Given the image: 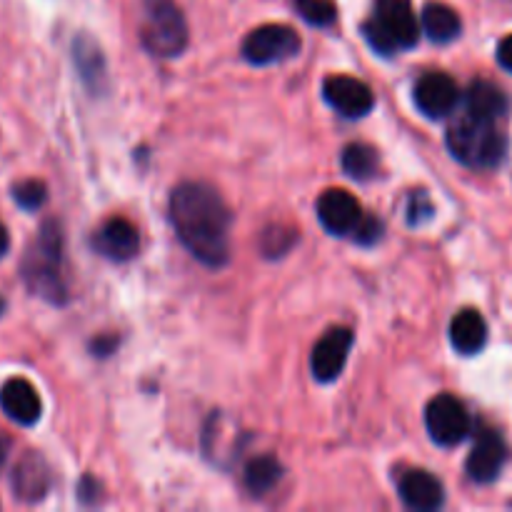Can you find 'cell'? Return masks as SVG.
<instances>
[{
  "mask_svg": "<svg viewBox=\"0 0 512 512\" xmlns=\"http://www.w3.org/2000/svg\"><path fill=\"white\" fill-rule=\"evenodd\" d=\"M170 223L195 260L208 268H223L228 263L233 215L213 185H178L170 195Z\"/></svg>",
  "mask_w": 512,
  "mask_h": 512,
  "instance_id": "1",
  "label": "cell"
},
{
  "mask_svg": "<svg viewBox=\"0 0 512 512\" xmlns=\"http://www.w3.org/2000/svg\"><path fill=\"white\" fill-rule=\"evenodd\" d=\"M448 148L455 160L473 170L498 168L508 153V138L500 133L498 120L463 113L448 128Z\"/></svg>",
  "mask_w": 512,
  "mask_h": 512,
  "instance_id": "2",
  "label": "cell"
},
{
  "mask_svg": "<svg viewBox=\"0 0 512 512\" xmlns=\"http://www.w3.org/2000/svg\"><path fill=\"white\" fill-rule=\"evenodd\" d=\"M363 35L380 55L413 48L420 38V23L410 0H375V15L363 23Z\"/></svg>",
  "mask_w": 512,
  "mask_h": 512,
  "instance_id": "3",
  "label": "cell"
},
{
  "mask_svg": "<svg viewBox=\"0 0 512 512\" xmlns=\"http://www.w3.org/2000/svg\"><path fill=\"white\" fill-rule=\"evenodd\" d=\"M140 40L158 58H175L188 45V25L173 0H145Z\"/></svg>",
  "mask_w": 512,
  "mask_h": 512,
  "instance_id": "4",
  "label": "cell"
},
{
  "mask_svg": "<svg viewBox=\"0 0 512 512\" xmlns=\"http://www.w3.org/2000/svg\"><path fill=\"white\" fill-rule=\"evenodd\" d=\"M60 263H63V235H60L58 225L45 223L38 245L25 258L23 275L35 293L53 300V303H63L65 300V283L63 273H60Z\"/></svg>",
  "mask_w": 512,
  "mask_h": 512,
  "instance_id": "5",
  "label": "cell"
},
{
  "mask_svg": "<svg viewBox=\"0 0 512 512\" xmlns=\"http://www.w3.org/2000/svg\"><path fill=\"white\" fill-rule=\"evenodd\" d=\"M303 48V40L290 25H260L250 30L243 40V55L253 65H273L295 58Z\"/></svg>",
  "mask_w": 512,
  "mask_h": 512,
  "instance_id": "6",
  "label": "cell"
},
{
  "mask_svg": "<svg viewBox=\"0 0 512 512\" xmlns=\"http://www.w3.org/2000/svg\"><path fill=\"white\" fill-rule=\"evenodd\" d=\"M425 425L430 438L443 448H455L470 435V415L453 395H438L425 410Z\"/></svg>",
  "mask_w": 512,
  "mask_h": 512,
  "instance_id": "7",
  "label": "cell"
},
{
  "mask_svg": "<svg viewBox=\"0 0 512 512\" xmlns=\"http://www.w3.org/2000/svg\"><path fill=\"white\" fill-rule=\"evenodd\" d=\"M505 460H508V445H505L503 435L493 428H483L478 433L473 450H470L465 470H468L473 483L488 485L503 473Z\"/></svg>",
  "mask_w": 512,
  "mask_h": 512,
  "instance_id": "8",
  "label": "cell"
},
{
  "mask_svg": "<svg viewBox=\"0 0 512 512\" xmlns=\"http://www.w3.org/2000/svg\"><path fill=\"white\" fill-rule=\"evenodd\" d=\"M353 348V333L348 328H333L318 340L310 355V368L318 383H333L340 378Z\"/></svg>",
  "mask_w": 512,
  "mask_h": 512,
  "instance_id": "9",
  "label": "cell"
},
{
  "mask_svg": "<svg viewBox=\"0 0 512 512\" xmlns=\"http://www.w3.org/2000/svg\"><path fill=\"white\" fill-rule=\"evenodd\" d=\"M318 220L330 235H350L363 220V208H360L358 198L350 195L343 188L325 190L318 198Z\"/></svg>",
  "mask_w": 512,
  "mask_h": 512,
  "instance_id": "10",
  "label": "cell"
},
{
  "mask_svg": "<svg viewBox=\"0 0 512 512\" xmlns=\"http://www.w3.org/2000/svg\"><path fill=\"white\" fill-rule=\"evenodd\" d=\"M323 98L328 100L330 108L338 110L345 118H363L373 110L375 98L373 90L358 78H350V75H333V78H325L323 83Z\"/></svg>",
  "mask_w": 512,
  "mask_h": 512,
  "instance_id": "11",
  "label": "cell"
},
{
  "mask_svg": "<svg viewBox=\"0 0 512 512\" xmlns=\"http://www.w3.org/2000/svg\"><path fill=\"white\" fill-rule=\"evenodd\" d=\"M460 103V90L450 75L425 73L415 85V105L423 115L438 120L453 113Z\"/></svg>",
  "mask_w": 512,
  "mask_h": 512,
  "instance_id": "12",
  "label": "cell"
},
{
  "mask_svg": "<svg viewBox=\"0 0 512 512\" xmlns=\"http://www.w3.org/2000/svg\"><path fill=\"white\" fill-rule=\"evenodd\" d=\"M93 248L108 260H130L140 250V235L135 225L125 218H110L108 223L100 225L93 238Z\"/></svg>",
  "mask_w": 512,
  "mask_h": 512,
  "instance_id": "13",
  "label": "cell"
},
{
  "mask_svg": "<svg viewBox=\"0 0 512 512\" xmlns=\"http://www.w3.org/2000/svg\"><path fill=\"white\" fill-rule=\"evenodd\" d=\"M0 408L13 423L18 425H35L43 413L40 395L35 393L33 385L23 378H13L0 388Z\"/></svg>",
  "mask_w": 512,
  "mask_h": 512,
  "instance_id": "14",
  "label": "cell"
},
{
  "mask_svg": "<svg viewBox=\"0 0 512 512\" xmlns=\"http://www.w3.org/2000/svg\"><path fill=\"white\" fill-rule=\"evenodd\" d=\"M400 500L408 505L410 510L418 512H433L438 508H443L445 503V490L443 483L438 478H433L425 470H410L400 478L398 485Z\"/></svg>",
  "mask_w": 512,
  "mask_h": 512,
  "instance_id": "15",
  "label": "cell"
},
{
  "mask_svg": "<svg viewBox=\"0 0 512 512\" xmlns=\"http://www.w3.org/2000/svg\"><path fill=\"white\" fill-rule=\"evenodd\" d=\"M450 343L460 355H475L488 343V323L478 310L468 308L450 323Z\"/></svg>",
  "mask_w": 512,
  "mask_h": 512,
  "instance_id": "16",
  "label": "cell"
},
{
  "mask_svg": "<svg viewBox=\"0 0 512 512\" xmlns=\"http://www.w3.org/2000/svg\"><path fill=\"white\" fill-rule=\"evenodd\" d=\"M465 113L485 120H500L508 113V95L488 80H475L463 98Z\"/></svg>",
  "mask_w": 512,
  "mask_h": 512,
  "instance_id": "17",
  "label": "cell"
},
{
  "mask_svg": "<svg viewBox=\"0 0 512 512\" xmlns=\"http://www.w3.org/2000/svg\"><path fill=\"white\" fill-rule=\"evenodd\" d=\"M420 28L433 43H453L463 30V20L450 5L428 3L420 13Z\"/></svg>",
  "mask_w": 512,
  "mask_h": 512,
  "instance_id": "18",
  "label": "cell"
},
{
  "mask_svg": "<svg viewBox=\"0 0 512 512\" xmlns=\"http://www.w3.org/2000/svg\"><path fill=\"white\" fill-rule=\"evenodd\" d=\"M13 490L20 500H40L48 490V468L38 455H25L13 473Z\"/></svg>",
  "mask_w": 512,
  "mask_h": 512,
  "instance_id": "19",
  "label": "cell"
},
{
  "mask_svg": "<svg viewBox=\"0 0 512 512\" xmlns=\"http://www.w3.org/2000/svg\"><path fill=\"white\" fill-rule=\"evenodd\" d=\"M378 150L373 145L365 143H353L343 150V158H340V165H343L345 175H350L353 180H370L378 175Z\"/></svg>",
  "mask_w": 512,
  "mask_h": 512,
  "instance_id": "20",
  "label": "cell"
},
{
  "mask_svg": "<svg viewBox=\"0 0 512 512\" xmlns=\"http://www.w3.org/2000/svg\"><path fill=\"white\" fill-rule=\"evenodd\" d=\"M280 475H283V468H280L278 460L263 455V458H255L248 463V468H245V485H248L253 495H265L268 490L275 488Z\"/></svg>",
  "mask_w": 512,
  "mask_h": 512,
  "instance_id": "21",
  "label": "cell"
},
{
  "mask_svg": "<svg viewBox=\"0 0 512 512\" xmlns=\"http://www.w3.org/2000/svg\"><path fill=\"white\" fill-rule=\"evenodd\" d=\"M75 63H78L80 73L88 80L90 85H98V80L103 78V55L95 48V43H88V40H75Z\"/></svg>",
  "mask_w": 512,
  "mask_h": 512,
  "instance_id": "22",
  "label": "cell"
},
{
  "mask_svg": "<svg viewBox=\"0 0 512 512\" xmlns=\"http://www.w3.org/2000/svg\"><path fill=\"white\" fill-rule=\"evenodd\" d=\"M13 198L23 210H38L43 208L45 198H48V190H45V185L40 180H23V183H18L13 188Z\"/></svg>",
  "mask_w": 512,
  "mask_h": 512,
  "instance_id": "23",
  "label": "cell"
},
{
  "mask_svg": "<svg viewBox=\"0 0 512 512\" xmlns=\"http://www.w3.org/2000/svg\"><path fill=\"white\" fill-rule=\"evenodd\" d=\"M295 8L310 25H330L338 15L330 0H295Z\"/></svg>",
  "mask_w": 512,
  "mask_h": 512,
  "instance_id": "24",
  "label": "cell"
},
{
  "mask_svg": "<svg viewBox=\"0 0 512 512\" xmlns=\"http://www.w3.org/2000/svg\"><path fill=\"white\" fill-rule=\"evenodd\" d=\"M355 243L360 245H375L380 238H383V223L378 218H370V215H363L360 225L353 233Z\"/></svg>",
  "mask_w": 512,
  "mask_h": 512,
  "instance_id": "25",
  "label": "cell"
},
{
  "mask_svg": "<svg viewBox=\"0 0 512 512\" xmlns=\"http://www.w3.org/2000/svg\"><path fill=\"white\" fill-rule=\"evenodd\" d=\"M430 215H433V205H430V200L425 198L423 190H420V193H413V198H410V208H408V223L420 225L425 223Z\"/></svg>",
  "mask_w": 512,
  "mask_h": 512,
  "instance_id": "26",
  "label": "cell"
},
{
  "mask_svg": "<svg viewBox=\"0 0 512 512\" xmlns=\"http://www.w3.org/2000/svg\"><path fill=\"white\" fill-rule=\"evenodd\" d=\"M498 63L503 65L508 73H512V35H508V38L500 40L498 45Z\"/></svg>",
  "mask_w": 512,
  "mask_h": 512,
  "instance_id": "27",
  "label": "cell"
},
{
  "mask_svg": "<svg viewBox=\"0 0 512 512\" xmlns=\"http://www.w3.org/2000/svg\"><path fill=\"white\" fill-rule=\"evenodd\" d=\"M8 248H10V235H8V230H5V225L0 223V258L8 253Z\"/></svg>",
  "mask_w": 512,
  "mask_h": 512,
  "instance_id": "28",
  "label": "cell"
},
{
  "mask_svg": "<svg viewBox=\"0 0 512 512\" xmlns=\"http://www.w3.org/2000/svg\"><path fill=\"white\" fill-rule=\"evenodd\" d=\"M3 310H5V300L0 298V315H3Z\"/></svg>",
  "mask_w": 512,
  "mask_h": 512,
  "instance_id": "29",
  "label": "cell"
}]
</instances>
